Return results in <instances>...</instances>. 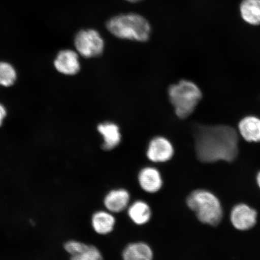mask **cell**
<instances>
[{"label": "cell", "mask_w": 260, "mask_h": 260, "mask_svg": "<svg viewBox=\"0 0 260 260\" xmlns=\"http://www.w3.org/2000/svg\"><path fill=\"white\" fill-rule=\"evenodd\" d=\"M195 151L204 162L233 161L239 154V135L232 126L197 125L194 129Z\"/></svg>", "instance_id": "6da1fadb"}, {"label": "cell", "mask_w": 260, "mask_h": 260, "mask_svg": "<svg viewBox=\"0 0 260 260\" xmlns=\"http://www.w3.org/2000/svg\"><path fill=\"white\" fill-rule=\"evenodd\" d=\"M106 26L110 34L122 40L145 42L150 37V24L136 14L116 16L107 21Z\"/></svg>", "instance_id": "7a4b0ae2"}, {"label": "cell", "mask_w": 260, "mask_h": 260, "mask_svg": "<svg viewBox=\"0 0 260 260\" xmlns=\"http://www.w3.org/2000/svg\"><path fill=\"white\" fill-rule=\"evenodd\" d=\"M168 96L175 113L179 118L185 119L194 112L203 93L193 81L181 80L169 87Z\"/></svg>", "instance_id": "3957f363"}, {"label": "cell", "mask_w": 260, "mask_h": 260, "mask_svg": "<svg viewBox=\"0 0 260 260\" xmlns=\"http://www.w3.org/2000/svg\"><path fill=\"white\" fill-rule=\"evenodd\" d=\"M186 203L203 223L216 226L223 216L222 207L215 195L206 190H197L188 195Z\"/></svg>", "instance_id": "277c9868"}, {"label": "cell", "mask_w": 260, "mask_h": 260, "mask_svg": "<svg viewBox=\"0 0 260 260\" xmlns=\"http://www.w3.org/2000/svg\"><path fill=\"white\" fill-rule=\"evenodd\" d=\"M74 45L77 52L84 58H95L103 53L105 42L100 32L93 29L81 30L76 35Z\"/></svg>", "instance_id": "5b68a950"}, {"label": "cell", "mask_w": 260, "mask_h": 260, "mask_svg": "<svg viewBox=\"0 0 260 260\" xmlns=\"http://www.w3.org/2000/svg\"><path fill=\"white\" fill-rule=\"evenodd\" d=\"M174 155L173 144L164 136H158L149 142L146 156L153 162H165L170 161Z\"/></svg>", "instance_id": "8992f818"}, {"label": "cell", "mask_w": 260, "mask_h": 260, "mask_svg": "<svg viewBox=\"0 0 260 260\" xmlns=\"http://www.w3.org/2000/svg\"><path fill=\"white\" fill-rule=\"evenodd\" d=\"M54 66L60 74L74 76L79 73L81 69L79 54L72 50H61L55 58Z\"/></svg>", "instance_id": "52a82bcc"}, {"label": "cell", "mask_w": 260, "mask_h": 260, "mask_svg": "<svg viewBox=\"0 0 260 260\" xmlns=\"http://www.w3.org/2000/svg\"><path fill=\"white\" fill-rule=\"evenodd\" d=\"M230 218L233 225L236 229L248 230L255 225L257 213L248 205L240 204L233 208Z\"/></svg>", "instance_id": "ba28073f"}, {"label": "cell", "mask_w": 260, "mask_h": 260, "mask_svg": "<svg viewBox=\"0 0 260 260\" xmlns=\"http://www.w3.org/2000/svg\"><path fill=\"white\" fill-rule=\"evenodd\" d=\"M97 131L102 136V148L104 150H113L121 144V130L116 123L110 121L101 123L97 126Z\"/></svg>", "instance_id": "9c48e42d"}, {"label": "cell", "mask_w": 260, "mask_h": 260, "mask_svg": "<svg viewBox=\"0 0 260 260\" xmlns=\"http://www.w3.org/2000/svg\"><path fill=\"white\" fill-rule=\"evenodd\" d=\"M138 181L140 186L146 192H158L162 186V179L160 171L152 167H145L139 172Z\"/></svg>", "instance_id": "30bf717a"}, {"label": "cell", "mask_w": 260, "mask_h": 260, "mask_svg": "<svg viewBox=\"0 0 260 260\" xmlns=\"http://www.w3.org/2000/svg\"><path fill=\"white\" fill-rule=\"evenodd\" d=\"M130 194L124 188H118L110 191L104 200V204L107 211L112 213H121L128 209Z\"/></svg>", "instance_id": "8fae6325"}, {"label": "cell", "mask_w": 260, "mask_h": 260, "mask_svg": "<svg viewBox=\"0 0 260 260\" xmlns=\"http://www.w3.org/2000/svg\"><path fill=\"white\" fill-rule=\"evenodd\" d=\"M240 135L249 142H260V119L249 116L243 118L239 123Z\"/></svg>", "instance_id": "7c38bea8"}, {"label": "cell", "mask_w": 260, "mask_h": 260, "mask_svg": "<svg viewBox=\"0 0 260 260\" xmlns=\"http://www.w3.org/2000/svg\"><path fill=\"white\" fill-rule=\"evenodd\" d=\"M153 257L150 246L144 242L130 243L122 252L123 260H152Z\"/></svg>", "instance_id": "4fadbf2b"}, {"label": "cell", "mask_w": 260, "mask_h": 260, "mask_svg": "<svg viewBox=\"0 0 260 260\" xmlns=\"http://www.w3.org/2000/svg\"><path fill=\"white\" fill-rule=\"evenodd\" d=\"M115 223V217L109 211H96L92 217L93 229L100 235H106L111 233Z\"/></svg>", "instance_id": "5bb4252c"}, {"label": "cell", "mask_w": 260, "mask_h": 260, "mask_svg": "<svg viewBox=\"0 0 260 260\" xmlns=\"http://www.w3.org/2000/svg\"><path fill=\"white\" fill-rule=\"evenodd\" d=\"M128 216L133 222L138 225H144L151 218L150 206L144 201L138 200L129 205Z\"/></svg>", "instance_id": "9a60e30c"}, {"label": "cell", "mask_w": 260, "mask_h": 260, "mask_svg": "<svg viewBox=\"0 0 260 260\" xmlns=\"http://www.w3.org/2000/svg\"><path fill=\"white\" fill-rule=\"evenodd\" d=\"M240 10L243 20L247 23L260 24V0H243Z\"/></svg>", "instance_id": "2e32d148"}, {"label": "cell", "mask_w": 260, "mask_h": 260, "mask_svg": "<svg viewBox=\"0 0 260 260\" xmlns=\"http://www.w3.org/2000/svg\"><path fill=\"white\" fill-rule=\"evenodd\" d=\"M17 79V73L11 63L0 61V86L10 87L14 85Z\"/></svg>", "instance_id": "e0dca14e"}, {"label": "cell", "mask_w": 260, "mask_h": 260, "mask_svg": "<svg viewBox=\"0 0 260 260\" xmlns=\"http://www.w3.org/2000/svg\"><path fill=\"white\" fill-rule=\"evenodd\" d=\"M70 260H104L102 252L96 246L86 245L82 251L71 256Z\"/></svg>", "instance_id": "ac0fdd59"}, {"label": "cell", "mask_w": 260, "mask_h": 260, "mask_svg": "<svg viewBox=\"0 0 260 260\" xmlns=\"http://www.w3.org/2000/svg\"><path fill=\"white\" fill-rule=\"evenodd\" d=\"M86 245L87 244L76 240H70L64 243V248L71 255H73L82 251Z\"/></svg>", "instance_id": "d6986e66"}, {"label": "cell", "mask_w": 260, "mask_h": 260, "mask_svg": "<svg viewBox=\"0 0 260 260\" xmlns=\"http://www.w3.org/2000/svg\"><path fill=\"white\" fill-rule=\"evenodd\" d=\"M6 115H7V110H6L5 106L0 103V126L2 125Z\"/></svg>", "instance_id": "ffe728a7"}, {"label": "cell", "mask_w": 260, "mask_h": 260, "mask_svg": "<svg viewBox=\"0 0 260 260\" xmlns=\"http://www.w3.org/2000/svg\"><path fill=\"white\" fill-rule=\"evenodd\" d=\"M256 182H257L258 186L260 188V172L257 174V176H256Z\"/></svg>", "instance_id": "44dd1931"}, {"label": "cell", "mask_w": 260, "mask_h": 260, "mask_svg": "<svg viewBox=\"0 0 260 260\" xmlns=\"http://www.w3.org/2000/svg\"><path fill=\"white\" fill-rule=\"evenodd\" d=\"M126 1H128L129 2L136 3L141 1V0H126Z\"/></svg>", "instance_id": "7402d4cb"}]
</instances>
